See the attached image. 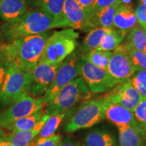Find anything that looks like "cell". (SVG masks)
I'll use <instances>...</instances> for the list:
<instances>
[{
    "label": "cell",
    "instance_id": "1",
    "mask_svg": "<svg viewBox=\"0 0 146 146\" xmlns=\"http://www.w3.org/2000/svg\"><path fill=\"white\" fill-rule=\"evenodd\" d=\"M62 26L54 18L41 11L33 9L27 11L17 19L4 22L1 25V39L10 43L24 36L38 35Z\"/></svg>",
    "mask_w": 146,
    "mask_h": 146
},
{
    "label": "cell",
    "instance_id": "2",
    "mask_svg": "<svg viewBox=\"0 0 146 146\" xmlns=\"http://www.w3.org/2000/svg\"><path fill=\"white\" fill-rule=\"evenodd\" d=\"M50 32L24 36L8 44L11 60L20 68L29 72L39 63Z\"/></svg>",
    "mask_w": 146,
    "mask_h": 146
},
{
    "label": "cell",
    "instance_id": "3",
    "mask_svg": "<svg viewBox=\"0 0 146 146\" xmlns=\"http://www.w3.org/2000/svg\"><path fill=\"white\" fill-rule=\"evenodd\" d=\"M78 35L77 32L70 28L54 31L47 40L39 63L61 64L75 51Z\"/></svg>",
    "mask_w": 146,
    "mask_h": 146
},
{
    "label": "cell",
    "instance_id": "4",
    "mask_svg": "<svg viewBox=\"0 0 146 146\" xmlns=\"http://www.w3.org/2000/svg\"><path fill=\"white\" fill-rule=\"evenodd\" d=\"M91 96L86 83L81 77H76L58 93L46 106L44 114L48 116L66 113L81 101L88 100Z\"/></svg>",
    "mask_w": 146,
    "mask_h": 146
},
{
    "label": "cell",
    "instance_id": "5",
    "mask_svg": "<svg viewBox=\"0 0 146 146\" xmlns=\"http://www.w3.org/2000/svg\"><path fill=\"white\" fill-rule=\"evenodd\" d=\"M109 102L103 97L84 102L66 123L64 131L72 133L94 126L105 118Z\"/></svg>",
    "mask_w": 146,
    "mask_h": 146
},
{
    "label": "cell",
    "instance_id": "6",
    "mask_svg": "<svg viewBox=\"0 0 146 146\" xmlns=\"http://www.w3.org/2000/svg\"><path fill=\"white\" fill-rule=\"evenodd\" d=\"M29 83L28 73L12 62L0 90V107L9 106L24 95L27 94Z\"/></svg>",
    "mask_w": 146,
    "mask_h": 146
},
{
    "label": "cell",
    "instance_id": "7",
    "mask_svg": "<svg viewBox=\"0 0 146 146\" xmlns=\"http://www.w3.org/2000/svg\"><path fill=\"white\" fill-rule=\"evenodd\" d=\"M78 75L93 94L108 92L116 86L107 70L92 64L83 56L78 58Z\"/></svg>",
    "mask_w": 146,
    "mask_h": 146
},
{
    "label": "cell",
    "instance_id": "8",
    "mask_svg": "<svg viewBox=\"0 0 146 146\" xmlns=\"http://www.w3.org/2000/svg\"><path fill=\"white\" fill-rule=\"evenodd\" d=\"M80 56L79 53L74 51L60 64L54 81L42 98L43 106H46L63 87L78 76V60Z\"/></svg>",
    "mask_w": 146,
    "mask_h": 146
},
{
    "label": "cell",
    "instance_id": "9",
    "mask_svg": "<svg viewBox=\"0 0 146 146\" xmlns=\"http://www.w3.org/2000/svg\"><path fill=\"white\" fill-rule=\"evenodd\" d=\"M43 106L42 98L24 95L0 112V126L3 127L14 120L33 114L43 109Z\"/></svg>",
    "mask_w": 146,
    "mask_h": 146
},
{
    "label": "cell",
    "instance_id": "10",
    "mask_svg": "<svg viewBox=\"0 0 146 146\" xmlns=\"http://www.w3.org/2000/svg\"><path fill=\"white\" fill-rule=\"evenodd\" d=\"M60 64L38 63L30 72L27 94L36 98L44 95L54 81Z\"/></svg>",
    "mask_w": 146,
    "mask_h": 146
},
{
    "label": "cell",
    "instance_id": "11",
    "mask_svg": "<svg viewBox=\"0 0 146 146\" xmlns=\"http://www.w3.org/2000/svg\"><path fill=\"white\" fill-rule=\"evenodd\" d=\"M106 70L116 85L130 79L137 71L120 44L112 52Z\"/></svg>",
    "mask_w": 146,
    "mask_h": 146
},
{
    "label": "cell",
    "instance_id": "12",
    "mask_svg": "<svg viewBox=\"0 0 146 146\" xmlns=\"http://www.w3.org/2000/svg\"><path fill=\"white\" fill-rule=\"evenodd\" d=\"M104 98L109 103L120 105L131 112L143 99L129 80L115 86Z\"/></svg>",
    "mask_w": 146,
    "mask_h": 146
},
{
    "label": "cell",
    "instance_id": "13",
    "mask_svg": "<svg viewBox=\"0 0 146 146\" xmlns=\"http://www.w3.org/2000/svg\"><path fill=\"white\" fill-rule=\"evenodd\" d=\"M63 14L67 27L74 30H89L85 14L78 0H64Z\"/></svg>",
    "mask_w": 146,
    "mask_h": 146
},
{
    "label": "cell",
    "instance_id": "14",
    "mask_svg": "<svg viewBox=\"0 0 146 146\" xmlns=\"http://www.w3.org/2000/svg\"><path fill=\"white\" fill-rule=\"evenodd\" d=\"M137 25V20L133 5L129 3L122 2L115 12L113 27L128 33Z\"/></svg>",
    "mask_w": 146,
    "mask_h": 146
},
{
    "label": "cell",
    "instance_id": "15",
    "mask_svg": "<svg viewBox=\"0 0 146 146\" xmlns=\"http://www.w3.org/2000/svg\"><path fill=\"white\" fill-rule=\"evenodd\" d=\"M116 127L120 146H144L146 144V133L139 127L131 125Z\"/></svg>",
    "mask_w": 146,
    "mask_h": 146
},
{
    "label": "cell",
    "instance_id": "16",
    "mask_svg": "<svg viewBox=\"0 0 146 146\" xmlns=\"http://www.w3.org/2000/svg\"><path fill=\"white\" fill-rule=\"evenodd\" d=\"M64 2V0H29L30 4L35 9L51 16L62 27H67L63 14Z\"/></svg>",
    "mask_w": 146,
    "mask_h": 146
},
{
    "label": "cell",
    "instance_id": "17",
    "mask_svg": "<svg viewBox=\"0 0 146 146\" xmlns=\"http://www.w3.org/2000/svg\"><path fill=\"white\" fill-rule=\"evenodd\" d=\"M105 118L116 126L131 125L139 127L133 112L120 105L108 103L105 112Z\"/></svg>",
    "mask_w": 146,
    "mask_h": 146
},
{
    "label": "cell",
    "instance_id": "18",
    "mask_svg": "<svg viewBox=\"0 0 146 146\" xmlns=\"http://www.w3.org/2000/svg\"><path fill=\"white\" fill-rule=\"evenodd\" d=\"M50 116L43 114L38 123L33 129L29 131L12 132L6 135L8 141L12 146H27L33 141V139L40 133L42 127Z\"/></svg>",
    "mask_w": 146,
    "mask_h": 146
},
{
    "label": "cell",
    "instance_id": "19",
    "mask_svg": "<svg viewBox=\"0 0 146 146\" xmlns=\"http://www.w3.org/2000/svg\"><path fill=\"white\" fill-rule=\"evenodd\" d=\"M27 0H0V18L4 22L17 19L27 11Z\"/></svg>",
    "mask_w": 146,
    "mask_h": 146
},
{
    "label": "cell",
    "instance_id": "20",
    "mask_svg": "<svg viewBox=\"0 0 146 146\" xmlns=\"http://www.w3.org/2000/svg\"><path fill=\"white\" fill-rule=\"evenodd\" d=\"M123 0H119L112 5L104 8L97 13L91 21L93 29L102 27V28H112L113 27V18L116 9Z\"/></svg>",
    "mask_w": 146,
    "mask_h": 146
},
{
    "label": "cell",
    "instance_id": "21",
    "mask_svg": "<svg viewBox=\"0 0 146 146\" xmlns=\"http://www.w3.org/2000/svg\"><path fill=\"white\" fill-rule=\"evenodd\" d=\"M43 109L39 112L35 113L33 114L30 115L22 118L14 120L12 123L7 124L3 126V128L11 132H18L22 131H29L33 129L38 122L39 121L43 116Z\"/></svg>",
    "mask_w": 146,
    "mask_h": 146
},
{
    "label": "cell",
    "instance_id": "22",
    "mask_svg": "<svg viewBox=\"0 0 146 146\" xmlns=\"http://www.w3.org/2000/svg\"><path fill=\"white\" fill-rule=\"evenodd\" d=\"M85 146H116V141L114 135L108 131L95 130L87 135Z\"/></svg>",
    "mask_w": 146,
    "mask_h": 146
},
{
    "label": "cell",
    "instance_id": "23",
    "mask_svg": "<svg viewBox=\"0 0 146 146\" xmlns=\"http://www.w3.org/2000/svg\"><path fill=\"white\" fill-rule=\"evenodd\" d=\"M110 29L98 27L91 30L82 43L81 46V52L85 54L98 48L101 44L104 36L110 30Z\"/></svg>",
    "mask_w": 146,
    "mask_h": 146
},
{
    "label": "cell",
    "instance_id": "24",
    "mask_svg": "<svg viewBox=\"0 0 146 146\" xmlns=\"http://www.w3.org/2000/svg\"><path fill=\"white\" fill-rule=\"evenodd\" d=\"M127 35V33L126 32L112 27L104 36L101 44L96 50L108 52L114 50L116 47L121 44L122 42L125 40Z\"/></svg>",
    "mask_w": 146,
    "mask_h": 146
},
{
    "label": "cell",
    "instance_id": "25",
    "mask_svg": "<svg viewBox=\"0 0 146 146\" xmlns=\"http://www.w3.org/2000/svg\"><path fill=\"white\" fill-rule=\"evenodd\" d=\"M124 43L129 47L144 52L146 47V31L139 25L128 33Z\"/></svg>",
    "mask_w": 146,
    "mask_h": 146
},
{
    "label": "cell",
    "instance_id": "26",
    "mask_svg": "<svg viewBox=\"0 0 146 146\" xmlns=\"http://www.w3.org/2000/svg\"><path fill=\"white\" fill-rule=\"evenodd\" d=\"M112 56V52L94 50L83 56L85 60L96 66L106 70L110 60Z\"/></svg>",
    "mask_w": 146,
    "mask_h": 146
},
{
    "label": "cell",
    "instance_id": "27",
    "mask_svg": "<svg viewBox=\"0 0 146 146\" xmlns=\"http://www.w3.org/2000/svg\"><path fill=\"white\" fill-rule=\"evenodd\" d=\"M67 113L56 114L51 116L46 120L39 133V138L47 137L54 135L55 132L57 131L62 120L66 116Z\"/></svg>",
    "mask_w": 146,
    "mask_h": 146
},
{
    "label": "cell",
    "instance_id": "28",
    "mask_svg": "<svg viewBox=\"0 0 146 146\" xmlns=\"http://www.w3.org/2000/svg\"><path fill=\"white\" fill-rule=\"evenodd\" d=\"M120 45L127 52L131 63L136 70H146V54L145 52L131 48L125 43Z\"/></svg>",
    "mask_w": 146,
    "mask_h": 146
},
{
    "label": "cell",
    "instance_id": "29",
    "mask_svg": "<svg viewBox=\"0 0 146 146\" xmlns=\"http://www.w3.org/2000/svg\"><path fill=\"white\" fill-rule=\"evenodd\" d=\"M12 62V61L11 60L8 44L1 43L0 44V90L2 87L9 66Z\"/></svg>",
    "mask_w": 146,
    "mask_h": 146
},
{
    "label": "cell",
    "instance_id": "30",
    "mask_svg": "<svg viewBox=\"0 0 146 146\" xmlns=\"http://www.w3.org/2000/svg\"><path fill=\"white\" fill-rule=\"evenodd\" d=\"M129 81L142 98H146V70H137Z\"/></svg>",
    "mask_w": 146,
    "mask_h": 146
},
{
    "label": "cell",
    "instance_id": "31",
    "mask_svg": "<svg viewBox=\"0 0 146 146\" xmlns=\"http://www.w3.org/2000/svg\"><path fill=\"white\" fill-rule=\"evenodd\" d=\"M139 127L146 133V98H143L133 111Z\"/></svg>",
    "mask_w": 146,
    "mask_h": 146
},
{
    "label": "cell",
    "instance_id": "32",
    "mask_svg": "<svg viewBox=\"0 0 146 146\" xmlns=\"http://www.w3.org/2000/svg\"><path fill=\"white\" fill-rule=\"evenodd\" d=\"M78 1L85 14V19H86L89 28L92 30V27L90 24V18L96 0H78Z\"/></svg>",
    "mask_w": 146,
    "mask_h": 146
},
{
    "label": "cell",
    "instance_id": "33",
    "mask_svg": "<svg viewBox=\"0 0 146 146\" xmlns=\"http://www.w3.org/2000/svg\"><path fill=\"white\" fill-rule=\"evenodd\" d=\"M61 141V136L53 135L47 137L39 138L35 141V146H60Z\"/></svg>",
    "mask_w": 146,
    "mask_h": 146
},
{
    "label": "cell",
    "instance_id": "34",
    "mask_svg": "<svg viewBox=\"0 0 146 146\" xmlns=\"http://www.w3.org/2000/svg\"><path fill=\"white\" fill-rule=\"evenodd\" d=\"M118 1H119V0H96V3H95L94 5V9H93L92 13H91V16L90 18V24H91V19H92V18L94 17L97 13H98L100 11L103 10L104 8H107V7L110 6V5H113L114 3L117 2Z\"/></svg>",
    "mask_w": 146,
    "mask_h": 146
},
{
    "label": "cell",
    "instance_id": "35",
    "mask_svg": "<svg viewBox=\"0 0 146 146\" xmlns=\"http://www.w3.org/2000/svg\"><path fill=\"white\" fill-rule=\"evenodd\" d=\"M135 13L139 25L146 31V6L138 3Z\"/></svg>",
    "mask_w": 146,
    "mask_h": 146
},
{
    "label": "cell",
    "instance_id": "36",
    "mask_svg": "<svg viewBox=\"0 0 146 146\" xmlns=\"http://www.w3.org/2000/svg\"><path fill=\"white\" fill-rule=\"evenodd\" d=\"M60 146H80V144L78 141H74L71 139H66L64 141H61Z\"/></svg>",
    "mask_w": 146,
    "mask_h": 146
},
{
    "label": "cell",
    "instance_id": "37",
    "mask_svg": "<svg viewBox=\"0 0 146 146\" xmlns=\"http://www.w3.org/2000/svg\"><path fill=\"white\" fill-rule=\"evenodd\" d=\"M0 146H12L10 142L8 141L5 135L2 138L0 139Z\"/></svg>",
    "mask_w": 146,
    "mask_h": 146
},
{
    "label": "cell",
    "instance_id": "38",
    "mask_svg": "<svg viewBox=\"0 0 146 146\" xmlns=\"http://www.w3.org/2000/svg\"><path fill=\"white\" fill-rule=\"evenodd\" d=\"M5 133H4V132H3V129H2V127H1V126H0V139L1 138H2L3 136L5 135Z\"/></svg>",
    "mask_w": 146,
    "mask_h": 146
},
{
    "label": "cell",
    "instance_id": "39",
    "mask_svg": "<svg viewBox=\"0 0 146 146\" xmlns=\"http://www.w3.org/2000/svg\"><path fill=\"white\" fill-rule=\"evenodd\" d=\"M138 3H140V4L146 6V0H138Z\"/></svg>",
    "mask_w": 146,
    "mask_h": 146
},
{
    "label": "cell",
    "instance_id": "40",
    "mask_svg": "<svg viewBox=\"0 0 146 146\" xmlns=\"http://www.w3.org/2000/svg\"><path fill=\"white\" fill-rule=\"evenodd\" d=\"M27 146H35V141H33L32 143H31L29 145H28Z\"/></svg>",
    "mask_w": 146,
    "mask_h": 146
},
{
    "label": "cell",
    "instance_id": "41",
    "mask_svg": "<svg viewBox=\"0 0 146 146\" xmlns=\"http://www.w3.org/2000/svg\"><path fill=\"white\" fill-rule=\"evenodd\" d=\"M1 40V27H0V41Z\"/></svg>",
    "mask_w": 146,
    "mask_h": 146
},
{
    "label": "cell",
    "instance_id": "42",
    "mask_svg": "<svg viewBox=\"0 0 146 146\" xmlns=\"http://www.w3.org/2000/svg\"><path fill=\"white\" fill-rule=\"evenodd\" d=\"M144 52H145V54H146V47H145V51H144Z\"/></svg>",
    "mask_w": 146,
    "mask_h": 146
}]
</instances>
